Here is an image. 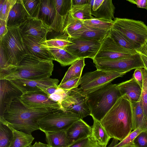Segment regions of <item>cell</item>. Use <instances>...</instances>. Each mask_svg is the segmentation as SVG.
Here are the masks:
<instances>
[{
	"label": "cell",
	"mask_w": 147,
	"mask_h": 147,
	"mask_svg": "<svg viewBox=\"0 0 147 147\" xmlns=\"http://www.w3.org/2000/svg\"><path fill=\"white\" fill-rule=\"evenodd\" d=\"M58 109H30L24 105L19 98H15L0 115V120L6 122L16 130L31 134L34 131L40 129L38 120Z\"/></svg>",
	"instance_id": "6da1fadb"
},
{
	"label": "cell",
	"mask_w": 147,
	"mask_h": 147,
	"mask_svg": "<svg viewBox=\"0 0 147 147\" xmlns=\"http://www.w3.org/2000/svg\"><path fill=\"white\" fill-rule=\"evenodd\" d=\"M131 102L121 96L100 121L111 138L121 141L132 131Z\"/></svg>",
	"instance_id": "7a4b0ae2"
},
{
	"label": "cell",
	"mask_w": 147,
	"mask_h": 147,
	"mask_svg": "<svg viewBox=\"0 0 147 147\" xmlns=\"http://www.w3.org/2000/svg\"><path fill=\"white\" fill-rule=\"evenodd\" d=\"M53 67L52 61L41 59L27 54L17 65L0 70V80L42 79L52 75Z\"/></svg>",
	"instance_id": "3957f363"
},
{
	"label": "cell",
	"mask_w": 147,
	"mask_h": 147,
	"mask_svg": "<svg viewBox=\"0 0 147 147\" xmlns=\"http://www.w3.org/2000/svg\"><path fill=\"white\" fill-rule=\"evenodd\" d=\"M117 84L110 83L88 94L87 103L92 118L100 121L121 96Z\"/></svg>",
	"instance_id": "277c9868"
},
{
	"label": "cell",
	"mask_w": 147,
	"mask_h": 147,
	"mask_svg": "<svg viewBox=\"0 0 147 147\" xmlns=\"http://www.w3.org/2000/svg\"><path fill=\"white\" fill-rule=\"evenodd\" d=\"M7 34L0 41L8 66L17 65L27 54L19 26L7 27Z\"/></svg>",
	"instance_id": "5b68a950"
},
{
	"label": "cell",
	"mask_w": 147,
	"mask_h": 147,
	"mask_svg": "<svg viewBox=\"0 0 147 147\" xmlns=\"http://www.w3.org/2000/svg\"><path fill=\"white\" fill-rule=\"evenodd\" d=\"M79 116L71 111L58 109L38 121L40 129L45 131H66Z\"/></svg>",
	"instance_id": "8992f818"
},
{
	"label": "cell",
	"mask_w": 147,
	"mask_h": 147,
	"mask_svg": "<svg viewBox=\"0 0 147 147\" xmlns=\"http://www.w3.org/2000/svg\"><path fill=\"white\" fill-rule=\"evenodd\" d=\"M113 27L120 31L139 48L147 39V26L141 21L115 18Z\"/></svg>",
	"instance_id": "52a82bcc"
},
{
	"label": "cell",
	"mask_w": 147,
	"mask_h": 147,
	"mask_svg": "<svg viewBox=\"0 0 147 147\" xmlns=\"http://www.w3.org/2000/svg\"><path fill=\"white\" fill-rule=\"evenodd\" d=\"M97 69L106 71L125 73L138 68H144L139 53L121 59H93Z\"/></svg>",
	"instance_id": "ba28073f"
},
{
	"label": "cell",
	"mask_w": 147,
	"mask_h": 147,
	"mask_svg": "<svg viewBox=\"0 0 147 147\" xmlns=\"http://www.w3.org/2000/svg\"><path fill=\"white\" fill-rule=\"evenodd\" d=\"M126 73L106 71L99 69L85 73L81 78L80 88L87 94L98 90Z\"/></svg>",
	"instance_id": "9c48e42d"
},
{
	"label": "cell",
	"mask_w": 147,
	"mask_h": 147,
	"mask_svg": "<svg viewBox=\"0 0 147 147\" xmlns=\"http://www.w3.org/2000/svg\"><path fill=\"white\" fill-rule=\"evenodd\" d=\"M88 99V94L80 88H74L67 92L61 105L63 109L78 115L82 119L90 115V110L87 103Z\"/></svg>",
	"instance_id": "30bf717a"
},
{
	"label": "cell",
	"mask_w": 147,
	"mask_h": 147,
	"mask_svg": "<svg viewBox=\"0 0 147 147\" xmlns=\"http://www.w3.org/2000/svg\"><path fill=\"white\" fill-rule=\"evenodd\" d=\"M19 98L24 105L32 109H63L59 102L51 98L43 91L26 92L23 93Z\"/></svg>",
	"instance_id": "8fae6325"
},
{
	"label": "cell",
	"mask_w": 147,
	"mask_h": 147,
	"mask_svg": "<svg viewBox=\"0 0 147 147\" xmlns=\"http://www.w3.org/2000/svg\"><path fill=\"white\" fill-rule=\"evenodd\" d=\"M138 53L119 45L109 34L102 41L100 47L93 59L112 60L130 56Z\"/></svg>",
	"instance_id": "7c38bea8"
},
{
	"label": "cell",
	"mask_w": 147,
	"mask_h": 147,
	"mask_svg": "<svg viewBox=\"0 0 147 147\" xmlns=\"http://www.w3.org/2000/svg\"><path fill=\"white\" fill-rule=\"evenodd\" d=\"M74 45L64 49L79 59H93L98 52L102 41L78 37L69 38Z\"/></svg>",
	"instance_id": "4fadbf2b"
},
{
	"label": "cell",
	"mask_w": 147,
	"mask_h": 147,
	"mask_svg": "<svg viewBox=\"0 0 147 147\" xmlns=\"http://www.w3.org/2000/svg\"><path fill=\"white\" fill-rule=\"evenodd\" d=\"M22 92L43 91L47 94V89L53 86H58L59 80L50 77L39 80L16 79L9 80Z\"/></svg>",
	"instance_id": "5bb4252c"
},
{
	"label": "cell",
	"mask_w": 147,
	"mask_h": 147,
	"mask_svg": "<svg viewBox=\"0 0 147 147\" xmlns=\"http://www.w3.org/2000/svg\"><path fill=\"white\" fill-rule=\"evenodd\" d=\"M22 35H29L45 41L47 33L51 30L50 26L42 20L30 18L19 26Z\"/></svg>",
	"instance_id": "9a60e30c"
},
{
	"label": "cell",
	"mask_w": 147,
	"mask_h": 147,
	"mask_svg": "<svg viewBox=\"0 0 147 147\" xmlns=\"http://www.w3.org/2000/svg\"><path fill=\"white\" fill-rule=\"evenodd\" d=\"M22 36L27 54L44 60H55L49 51L42 45L44 41L30 36Z\"/></svg>",
	"instance_id": "2e32d148"
},
{
	"label": "cell",
	"mask_w": 147,
	"mask_h": 147,
	"mask_svg": "<svg viewBox=\"0 0 147 147\" xmlns=\"http://www.w3.org/2000/svg\"><path fill=\"white\" fill-rule=\"evenodd\" d=\"M0 115L6 107L15 98H19L22 92L9 80L0 79Z\"/></svg>",
	"instance_id": "e0dca14e"
},
{
	"label": "cell",
	"mask_w": 147,
	"mask_h": 147,
	"mask_svg": "<svg viewBox=\"0 0 147 147\" xmlns=\"http://www.w3.org/2000/svg\"><path fill=\"white\" fill-rule=\"evenodd\" d=\"M91 14L95 18L113 20L115 7L111 0H92L90 1Z\"/></svg>",
	"instance_id": "ac0fdd59"
},
{
	"label": "cell",
	"mask_w": 147,
	"mask_h": 147,
	"mask_svg": "<svg viewBox=\"0 0 147 147\" xmlns=\"http://www.w3.org/2000/svg\"><path fill=\"white\" fill-rule=\"evenodd\" d=\"M66 132L68 139L71 144L84 137L92 135V127L81 119L73 123Z\"/></svg>",
	"instance_id": "d6986e66"
},
{
	"label": "cell",
	"mask_w": 147,
	"mask_h": 147,
	"mask_svg": "<svg viewBox=\"0 0 147 147\" xmlns=\"http://www.w3.org/2000/svg\"><path fill=\"white\" fill-rule=\"evenodd\" d=\"M121 96H124L131 102H136L140 99L142 88L132 77L130 80L117 84Z\"/></svg>",
	"instance_id": "ffe728a7"
},
{
	"label": "cell",
	"mask_w": 147,
	"mask_h": 147,
	"mask_svg": "<svg viewBox=\"0 0 147 147\" xmlns=\"http://www.w3.org/2000/svg\"><path fill=\"white\" fill-rule=\"evenodd\" d=\"M32 18L25 8L22 0H17L9 14L7 20V27L19 26Z\"/></svg>",
	"instance_id": "44dd1931"
},
{
	"label": "cell",
	"mask_w": 147,
	"mask_h": 147,
	"mask_svg": "<svg viewBox=\"0 0 147 147\" xmlns=\"http://www.w3.org/2000/svg\"><path fill=\"white\" fill-rule=\"evenodd\" d=\"M84 21L74 18L69 12L66 18L63 32L67 34L69 38L74 37L85 31L88 27L84 24Z\"/></svg>",
	"instance_id": "7402d4cb"
},
{
	"label": "cell",
	"mask_w": 147,
	"mask_h": 147,
	"mask_svg": "<svg viewBox=\"0 0 147 147\" xmlns=\"http://www.w3.org/2000/svg\"><path fill=\"white\" fill-rule=\"evenodd\" d=\"M56 13L53 0H41L38 19L50 26L55 20Z\"/></svg>",
	"instance_id": "603a6c76"
},
{
	"label": "cell",
	"mask_w": 147,
	"mask_h": 147,
	"mask_svg": "<svg viewBox=\"0 0 147 147\" xmlns=\"http://www.w3.org/2000/svg\"><path fill=\"white\" fill-rule=\"evenodd\" d=\"M44 132L47 144L50 147H68L72 144L68 139L66 131Z\"/></svg>",
	"instance_id": "cb8c5ba5"
},
{
	"label": "cell",
	"mask_w": 147,
	"mask_h": 147,
	"mask_svg": "<svg viewBox=\"0 0 147 147\" xmlns=\"http://www.w3.org/2000/svg\"><path fill=\"white\" fill-rule=\"evenodd\" d=\"M42 45L47 48L54 57L55 60L63 66L71 65L74 61L80 59L66 50L60 48L48 47Z\"/></svg>",
	"instance_id": "d4e9b609"
},
{
	"label": "cell",
	"mask_w": 147,
	"mask_h": 147,
	"mask_svg": "<svg viewBox=\"0 0 147 147\" xmlns=\"http://www.w3.org/2000/svg\"><path fill=\"white\" fill-rule=\"evenodd\" d=\"M131 102L133 106L132 131L139 127L143 128L146 131L147 121L144 113L141 97L138 101Z\"/></svg>",
	"instance_id": "484cf974"
},
{
	"label": "cell",
	"mask_w": 147,
	"mask_h": 147,
	"mask_svg": "<svg viewBox=\"0 0 147 147\" xmlns=\"http://www.w3.org/2000/svg\"><path fill=\"white\" fill-rule=\"evenodd\" d=\"M74 18L85 21L93 18L91 14V9L88 3L81 5H72L69 11Z\"/></svg>",
	"instance_id": "4316f807"
},
{
	"label": "cell",
	"mask_w": 147,
	"mask_h": 147,
	"mask_svg": "<svg viewBox=\"0 0 147 147\" xmlns=\"http://www.w3.org/2000/svg\"><path fill=\"white\" fill-rule=\"evenodd\" d=\"M92 118L94 121L92 127V135L99 143L107 147L111 138L100 121L94 118Z\"/></svg>",
	"instance_id": "83f0119b"
},
{
	"label": "cell",
	"mask_w": 147,
	"mask_h": 147,
	"mask_svg": "<svg viewBox=\"0 0 147 147\" xmlns=\"http://www.w3.org/2000/svg\"><path fill=\"white\" fill-rule=\"evenodd\" d=\"M13 138V127L6 122L0 120V147H9Z\"/></svg>",
	"instance_id": "f1b7e54d"
},
{
	"label": "cell",
	"mask_w": 147,
	"mask_h": 147,
	"mask_svg": "<svg viewBox=\"0 0 147 147\" xmlns=\"http://www.w3.org/2000/svg\"><path fill=\"white\" fill-rule=\"evenodd\" d=\"M84 59H80L74 61L66 72L60 84L72 79L81 77L83 69L86 65Z\"/></svg>",
	"instance_id": "f546056e"
},
{
	"label": "cell",
	"mask_w": 147,
	"mask_h": 147,
	"mask_svg": "<svg viewBox=\"0 0 147 147\" xmlns=\"http://www.w3.org/2000/svg\"><path fill=\"white\" fill-rule=\"evenodd\" d=\"M14 138L9 147H30L34 139L31 134L16 130L13 128Z\"/></svg>",
	"instance_id": "4dcf8cb0"
},
{
	"label": "cell",
	"mask_w": 147,
	"mask_h": 147,
	"mask_svg": "<svg viewBox=\"0 0 147 147\" xmlns=\"http://www.w3.org/2000/svg\"><path fill=\"white\" fill-rule=\"evenodd\" d=\"M109 34L119 45L124 48L135 50L138 48L133 42L113 27L109 31Z\"/></svg>",
	"instance_id": "1f68e13d"
},
{
	"label": "cell",
	"mask_w": 147,
	"mask_h": 147,
	"mask_svg": "<svg viewBox=\"0 0 147 147\" xmlns=\"http://www.w3.org/2000/svg\"><path fill=\"white\" fill-rule=\"evenodd\" d=\"M83 22L88 27L108 31H109L113 28L114 23L113 20L94 17L90 20L84 21Z\"/></svg>",
	"instance_id": "d6a6232c"
},
{
	"label": "cell",
	"mask_w": 147,
	"mask_h": 147,
	"mask_svg": "<svg viewBox=\"0 0 147 147\" xmlns=\"http://www.w3.org/2000/svg\"><path fill=\"white\" fill-rule=\"evenodd\" d=\"M74 44L69 40V37L65 33L42 42V45L47 47L63 49Z\"/></svg>",
	"instance_id": "836d02e7"
},
{
	"label": "cell",
	"mask_w": 147,
	"mask_h": 147,
	"mask_svg": "<svg viewBox=\"0 0 147 147\" xmlns=\"http://www.w3.org/2000/svg\"><path fill=\"white\" fill-rule=\"evenodd\" d=\"M109 32L108 31L88 27V28L85 31L74 37L96 40L102 41L108 35Z\"/></svg>",
	"instance_id": "e575fe53"
},
{
	"label": "cell",
	"mask_w": 147,
	"mask_h": 147,
	"mask_svg": "<svg viewBox=\"0 0 147 147\" xmlns=\"http://www.w3.org/2000/svg\"><path fill=\"white\" fill-rule=\"evenodd\" d=\"M24 5L32 18H38L41 0H22Z\"/></svg>",
	"instance_id": "d590c367"
},
{
	"label": "cell",
	"mask_w": 147,
	"mask_h": 147,
	"mask_svg": "<svg viewBox=\"0 0 147 147\" xmlns=\"http://www.w3.org/2000/svg\"><path fill=\"white\" fill-rule=\"evenodd\" d=\"M68 147H107L99 143L93 135L84 137L72 144Z\"/></svg>",
	"instance_id": "8d00e7d4"
},
{
	"label": "cell",
	"mask_w": 147,
	"mask_h": 147,
	"mask_svg": "<svg viewBox=\"0 0 147 147\" xmlns=\"http://www.w3.org/2000/svg\"><path fill=\"white\" fill-rule=\"evenodd\" d=\"M57 12L62 16L67 15L72 5V0H53Z\"/></svg>",
	"instance_id": "74e56055"
},
{
	"label": "cell",
	"mask_w": 147,
	"mask_h": 147,
	"mask_svg": "<svg viewBox=\"0 0 147 147\" xmlns=\"http://www.w3.org/2000/svg\"><path fill=\"white\" fill-rule=\"evenodd\" d=\"M143 77V84L141 96L144 113L147 121V71L144 68H142Z\"/></svg>",
	"instance_id": "f35d334b"
},
{
	"label": "cell",
	"mask_w": 147,
	"mask_h": 147,
	"mask_svg": "<svg viewBox=\"0 0 147 147\" xmlns=\"http://www.w3.org/2000/svg\"><path fill=\"white\" fill-rule=\"evenodd\" d=\"M145 131L144 129L139 127L132 131L124 139L113 147H125L133 145L134 140L136 137L141 132Z\"/></svg>",
	"instance_id": "ab89813d"
},
{
	"label": "cell",
	"mask_w": 147,
	"mask_h": 147,
	"mask_svg": "<svg viewBox=\"0 0 147 147\" xmlns=\"http://www.w3.org/2000/svg\"><path fill=\"white\" fill-rule=\"evenodd\" d=\"M17 0H5L1 11L0 19L7 21L9 14Z\"/></svg>",
	"instance_id": "60d3db41"
},
{
	"label": "cell",
	"mask_w": 147,
	"mask_h": 147,
	"mask_svg": "<svg viewBox=\"0 0 147 147\" xmlns=\"http://www.w3.org/2000/svg\"><path fill=\"white\" fill-rule=\"evenodd\" d=\"M81 77L72 79L62 84H59L58 86V88L65 90H69L78 88L80 85Z\"/></svg>",
	"instance_id": "b9f144b4"
},
{
	"label": "cell",
	"mask_w": 147,
	"mask_h": 147,
	"mask_svg": "<svg viewBox=\"0 0 147 147\" xmlns=\"http://www.w3.org/2000/svg\"><path fill=\"white\" fill-rule=\"evenodd\" d=\"M133 144L136 147H147V132L143 131L135 138Z\"/></svg>",
	"instance_id": "7bdbcfd3"
},
{
	"label": "cell",
	"mask_w": 147,
	"mask_h": 147,
	"mask_svg": "<svg viewBox=\"0 0 147 147\" xmlns=\"http://www.w3.org/2000/svg\"><path fill=\"white\" fill-rule=\"evenodd\" d=\"M142 68H138L135 69L132 77L142 88L143 84V77Z\"/></svg>",
	"instance_id": "ee69618b"
},
{
	"label": "cell",
	"mask_w": 147,
	"mask_h": 147,
	"mask_svg": "<svg viewBox=\"0 0 147 147\" xmlns=\"http://www.w3.org/2000/svg\"><path fill=\"white\" fill-rule=\"evenodd\" d=\"M8 31L7 21L0 19V40L1 41Z\"/></svg>",
	"instance_id": "f6af8a7d"
},
{
	"label": "cell",
	"mask_w": 147,
	"mask_h": 147,
	"mask_svg": "<svg viewBox=\"0 0 147 147\" xmlns=\"http://www.w3.org/2000/svg\"><path fill=\"white\" fill-rule=\"evenodd\" d=\"M0 70H3L8 67L6 58L2 48L0 46Z\"/></svg>",
	"instance_id": "bcb514c9"
},
{
	"label": "cell",
	"mask_w": 147,
	"mask_h": 147,
	"mask_svg": "<svg viewBox=\"0 0 147 147\" xmlns=\"http://www.w3.org/2000/svg\"><path fill=\"white\" fill-rule=\"evenodd\" d=\"M129 2L136 5L137 7L145 8L146 7L147 0H127Z\"/></svg>",
	"instance_id": "7dc6e473"
},
{
	"label": "cell",
	"mask_w": 147,
	"mask_h": 147,
	"mask_svg": "<svg viewBox=\"0 0 147 147\" xmlns=\"http://www.w3.org/2000/svg\"><path fill=\"white\" fill-rule=\"evenodd\" d=\"M136 51L138 53L147 57V39L146 40L144 43Z\"/></svg>",
	"instance_id": "c3c4849f"
},
{
	"label": "cell",
	"mask_w": 147,
	"mask_h": 147,
	"mask_svg": "<svg viewBox=\"0 0 147 147\" xmlns=\"http://www.w3.org/2000/svg\"><path fill=\"white\" fill-rule=\"evenodd\" d=\"M59 88L58 86H51L47 88L46 90L47 94L49 96L56 92Z\"/></svg>",
	"instance_id": "681fc988"
},
{
	"label": "cell",
	"mask_w": 147,
	"mask_h": 147,
	"mask_svg": "<svg viewBox=\"0 0 147 147\" xmlns=\"http://www.w3.org/2000/svg\"><path fill=\"white\" fill-rule=\"evenodd\" d=\"M89 0H72V5H81L88 3Z\"/></svg>",
	"instance_id": "f907efd6"
},
{
	"label": "cell",
	"mask_w": 147,
	"mask_h": 147,
	"mask_svg": "<svg viewBox=\"0 0 147 147\" xmlns=\"http://www.w3.org/2000/svg\"><path fill=\"white\" fill-rule=\"evenodd\" d=\"M30 147H50L48 144L42 143L40 142H36Z\"/></svg>",
	"instance_id": "816d5d0a"
},
{
	"label": "cell",
	"mask_w": 147,
	"mask_h": 147,
	"mask_svg": "<svg viewBox=\"0 0 147 147\" xmlns=\"http://www.w3.org/2000/svg\"><path fill=\"white\" fill-rule=\"evenodd\" d=\"M140 54L144 65V68L147 71V57L142 54Z\"/></svg>",
	"instance_id": "f5cc1de1"
},
{
	"label": "cell",
	"mask_w": 147,
	"mask_h": 147,
	"mask_svg": "<svg viewBox=\"0 0 147 147\" xmlns=\"http://www.w3.org/2000/svg\"><path fill=\"white\" fill-rule=\"evenodd\" d=\"M118 140L113 138L111 143L108 147H113L118 143Z\"/></svg>",
	"instance_id": "db71d44e"
},
{
	"label": "cell",
	"mask_w": 147,
	"mask_h": 147,
	"mask_svg": "<svg viewBox=\"0 0 147 147\" xmlns=\"http://www.w3.org/2000/svg\"><path fill=\"white\" fill-rule=\"evenodd\" d=\"M5 0H0V13L1 11Z\"/></svg>",
	"instance_id": "11a10c76"
},
{
	"label": "cell",
	"mask_w": 147,
	"mask_h": 147,
	"mask_svg": "<svg viewBox=\"0 0 147 147\" xmlns=\"http://www.w3.org/2000/svg\"><path fill=\"white\" fill-rule=\"evenodd\" d=\"M136 147L134 145L129 146H127V147Z\"/></svg>",
	"instance_id": "9f6ffc18"
},
{
	"label": "cell",
	"mask_w": 147,
	"mask_h": 147,
	"mask_svg": "<svg viewBox=\"0 0 147 147\" xmlns=\"http://www.w3.org/2000/svg\"><path fill=\"white\" fill-rule=\"evenodd\" d=\"M145 131L147 132V125L146 128V131Z\"/></svg>",
	"instance_id": "6f0895ef"
},
{
	"label": "cell",
	"mask_w": 147,
	"mask_h": 147,
	"mask_svg": "<svg viewBox=\"0 0 147 147\" xmlns=\"http://www.w3.org/2000/svg\"><path fill=\"white\" fill-rule=\"evenodd\" d=\"M146 10H147V3L146 7Z\"/></svg>",
	"instance_id": "680465c9"
}]
</instances>
